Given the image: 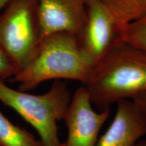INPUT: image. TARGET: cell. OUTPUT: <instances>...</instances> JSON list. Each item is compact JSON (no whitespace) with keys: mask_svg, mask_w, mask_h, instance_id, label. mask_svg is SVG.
Instances as JSON below:
<instances>
[{"mask_svg":"<svg viewBox=\"0 0 146 146\" xmlns=\"http://www.w3.org/2000/svg\"><path fill=\"white\" fill-rule=\"evenodd\" d=\"M120 39L146 51V17L125 27L120 32Z\"/></svg>","mask_w":146,"mask_h":146,"instance_id":"8fae6325","label":"cell"},{"mask_svg":"<svg viewBox=\"0 0 146 146\" xmlns=\"http://www.w3.org/2000/svg\"><path fill=\"white\" fill-rule=\"evenodd\" d=\"M116 112L96 146H135L146 135V119L133 100L116 104Z\"/></svg>","mask_w":146,"mask_h":146,"instance_id":"ba28073f","label":"cell"},{"mask_svg":"<svg viewBox=\"0 0 146 146\" xmlns=\"http://www.w3.org/2000/svg\"><path fill=\"white\" fill-rule=\"evenodd\" d=\"M135 146H146V139H141Z\"/></svg>","mask_w":146,"mask_h":146,"instance_id":"9a60e30c","label":"cell"},{"mask_svg":"<svg viewBox=\"0 0 146 146\" xmlns=\"http://www.w3.org/2000/svg\"><path fill=\"white\" fill-rule=\"evenodd\" d=\"M87 0H36L41 41L50 35H79L86 16Z\"/></svg>","mask_w":146,"mask_h":146,"instance_id":"52a82bcc","label":"cell"},{"mask_svg":"<svg viewBox=\"0 0 146 146\" xmlns=\"http://www.w3.org/2000/svg\"><path fill=\"white\" fill-rule=\"evenodd\" d=\"M71 98L62 81H54L46 92L39 95L16 90L0 81V102L34 128L43 146H62L58 123L64 120Z\"/></svg>","mask_w":146,"mask_h":146,"instance_id":"3957f363","label":"cell"},{"mask_svg":"<svg viewBox=\"0 0 146 146\" xmlns=\"http://www.w3.org/2000/svg\"><path fill=\"white\" fill-rule=\"evenodd\" d=\"M40 42L36 0H10L0 12V47L16 74L31 62Z\"/></svg>","mask_w":146,"mask_h":146,"instance_id":"277c9868","label":"cell"},{"mask_svg":"<svg viewBox=\"0 0 146 146\" xmlns=\"http://www.w3.org/2000/svg\"><path fill=\"white\" fill-rule=\"evenodd\" d=\"M0 146H43L39 139L11 122L0 111Z\"/></svg>","mask_w":146,"mask_h":146,"instance_id":"30bf717a","label":"cell"},{"mask_svg":"<svg viewBox=\"0 0 146 146\" xmlns=\"http://www.w3.org/2000/svg\"><path fill=\"white\" fill-rule=\"evenodd\" d=\"M83 86L99 110L146 93V51L120 39L93 66Z\"/></svg>","mask_w":146,"mask_h":146,"instance_id":"6da1fadb","label":"cell"},{"mask_svg":"<svg viewBox=\"0 0 146 146\" xmlns=\"http://www.w3.org/2000/svg\"><path fill=\"white\" fill-rule=\"evenodd\" d=\"M122 31L130 24L146 17V0H100Z\"/></svg>","mask_w":146,"mask_h":146,"instance_id":"9c48e42d","label":"cell"},{"mask_svg":"<svg viewBox=\"0 0 146 146\" xmlns=\"http://www.w3.org/2000/svg\"><path fill=\"white\" fill-rule=\"evenodd\" d=\"M111 114L110 108L96 111L83 85L72 96L64 118L67 137L62 146H96L102 127Z\"/></svg>","mask_w":146,"mask_h":146,"instance_id":"5b68a950","label":"cell"},{"mask_svg":"<svg viewBox=\"0 0 146 146\" xmlns=\"http://www.w3.org/2000/svg\"><path fill=\"white\" fill-rule=\"evenodd\" d=\"M93 65L83 54L78 36L58 33L43 38L31 62L14 76L19 90L29 91L48 81L86 82Z\"/></svg>","mask_w":146,"mask_h":146,"instance_id":"7a4b0ae2","label":"cell"},{"mask_svg":"<svg viewBox=\"0 0 146 146\" xmlns=\"http://www.w3.org/2000/svg\"><path fill=\"white\" fill-rule=\"evenodd\" d=\"M133 101L137 106L146 119V93L137 96Z\"/></svg>","mask_w":146,"mask_h":146,"instance_id":"4fadbf2b","label":"cell"},{"mask_svg":"<svg viewBox=\"0 0 146 146\" xmlns=\"http://www.w3.org/2000/svg\"><path fill=\"white\" fill-rule=\"evenodd\" d=\"M16 74V71L5 52L0 47V81L14 78Z\"/></svg>","mask_w":146,"mask_h":146,"instance_id":"7c38bea8","label":"cell"},{"mask_svg":"<svg viewBox=\"0 0 146 146\" xmlns=\"http://www.w3.org/2000/svg\"><path fill=\"white\" fill-rule=\"evenodd\" d=\"M10 1V0H0V12Z\"/></svg>","mask_w":146,"mask_h":146,"instance_id":"5bb4252c","label":"cell"},{"mask_svg":"<svg viewBox=\"0 0 146 146\" xmlns=\"http://www.w3.org/2000/svg\"><path fill=\"white\" fill-rule=\"evenodd\" d=\"M120 32L100 0H87L85 23L78 39L82 52L93 66L120 39Z\"/></svg>","mask_w":146,"mask_h":146,"instance_id":"8992f818","label":"cell"}]
</instances>
